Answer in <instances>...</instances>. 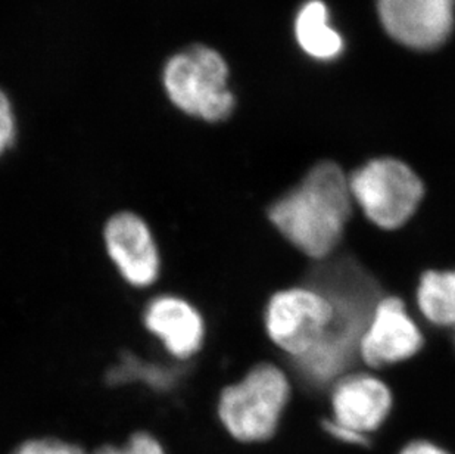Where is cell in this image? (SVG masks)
<instances>
[{"instance_id":"obj_7","label":"cell","mask_w":455,"mask_h":454,"mask_svg":"<svg viewBox=\"0 0 455 454\" xmlns=\"http://www.w3.org/2000/svg\"><path fill=\"white\" fill-rule=\"evenodd\" d=\"M378 11L392 39L419 51L443 45L454 27L455 0H378Z\"/></svg>"},{"instance_id":"obj_16","label":"cell","mask_w":455,"mask_h":454,"mask_svg":"<svg viewBox=\"0 0 455 454\" xmlns=\"http://www.w3.org/2000/svg\"><path fill=\"white\" fill-rule=\"evenodd\" d=\"M15 139V118L12 107L4 92L0 91V155L12 145Z\"/></svg>"},{"instance_id":"obj_6","label":"cell","mask_w":455,"mask_h":454,"mask_svg":"<svg viewBox=\"0 0 455 454\" xmlns=\"http://www.w3.org/2000/svg\"><path fill=\"white\" fill-rule=\"evenodd\" d=\"M333 309L313 288H291L271 296L264 313L267 334L291 359L311 352L324 336Z\"/></svg>"},{"instance_id":"obj_8","label":"cell","mask_w":455,"mask_h":454,"mask_svg":"<svg viewBox=\"0 0 455 454\" xmlns=\"http://www.w3.org/2000/svg\"><path fill=\"white\" fill-rule=\"evenodd\" d=\"M423 334L398 296H383L361 339L360 359L371 368L400 363L423 347Z\"/></svg>"},{"instance_id":"obj_17","label":"cell","mask_w":455,"mask_h":454,"mask_svg":"<svg viewBox=\"0 0 455 454\" xmlns=\"http://www.w3.org/2000/svg\"><path fill=\"white\" fill-rule=\"evenodd\" d=\"M323 428L326 433L331 434V437L339 440V442H347V444H353V446H367L369 444V437L354 433L351 429L345 428L333 419L324 420Z\"/></svg>"},{"instance_id":"obj_11","label":"cell","mask_w":455,"mask_h":454,"mask_svg":"<svg viewBox=\"0 0 455 454\" xmlns=\"http://www.w3.org/2000/svg\"><path fill=\"white\" fill-rule=\"evenodd\" d=\"M145 325L161 339L167 352L188 359L203 345L205 326L198 310L179 296L155 298L145 310Z\"/></svg>"},{"instance_id":"obj_10","label":"cell","mask_w":455,"mask_h":454,"mask_svg":"<svg viewBox=\"0 0 455 454\" xmlns=\"http://www.w3.org/2000/svg\"><path fill=\"white\" fill-rule=\"evenodd\" d=\"M331 390L333 420L365 437L379 429L391 411V391L369 373H348Z\"/></svg>"},{"instance_id":"obj_1","label":"cell","mask_w":455,"mask_h":454,"mask_svg":"<svg viewBox=\"0 0 455 454\" xmlns=\"http://www.w3.org/2000/svg\"><path fill=\"white\" fill-rule=\"evenodd\" d=\"M305 285L326 296L333 309L331 326L320 343L292 359L305 390L320 394L348 375L360 359L361 339L385 296L378 279L348 254H333L315 263L305 276Z\"/></svg>"},{"instance_id":"obj_12","label":"cell","mask_w":455,"mask_h":454,"mask_svg":"<svg viewBox=\"0 0 455 454\" xmlns=\"http://www.w3.org/2000/svg\"><path fill=\"white\" fill-rule=\"evenodd\" d=\"M298 44L315 60H335L344 51V39L329 24V11L322 0H309L298 12L295 21Z\"/></svg>"},{"instance_id":"obj_15","label":"cell","mask_w":455,"mask_h":454,"mask_svg":"<svg viewBox=\"0 0 455 454\" xmlns=\"http://www.w3.org/2000/svg\"><path fill=\"white\" fill-rule=\"evenodd\" d=\"M12 454H87L82 447L60 440H30L18 447Z\"/></svg>"},{"instance_id":"obj_9","label":"cell","mask_w":455,"mask_h":454,"mask_svg":"<svg viewBox=\"0 0 455 454\" xmlns=\"http://www.w3.org/2000/svg\"><path fill=\"white\" fill-rule=\"evenodd\" d=\"M105 247L125 282L151 287L161 269L158 247L145 220L133 213H118L105 226Z\"/></svg>"},{"instance_id":"obj_13","label":"cell","mask_w":455,"mask_h":454,"mask_svg":"<svg viewBox=\"0 0 455 454\" xmlns=\"http://www.w3.org/2000/svg\"><path fill=\"white\" fill-rule=\"evenodd\" d=\"M417 305L432 325L455 329V271L421 274Z\"/></svg>"},{"instance_id":"obj_18","label":"cell","mask_w":455,"mask_h":454,"mask_svg":"<svg viewBox=\"0 0 455 454\" xmlns=\"http://www.w3.org/2000/svg\"><path fill=\"white\" fill-rule=\"evenodd\" d=\"M400 454H450L432 442H416L408 444Z\"/></svg>"},{"instance_id":"obj_4","label":"cell","mask_w":455,"mask_h":454,"mask_svg":"<svg viewBox=\"0 0 455 454\" xmlns=\"http://www.w3.org/2000/svg\"><path fill=\"white\" fill-rule=\"evenodd\" d=\"M228 80L223 56L199 45L172 56L164 69V86L172 102L205 121H221L232 114L235 96Z\"/></svg>"},{"instance_id":"obj_2","label":"cell","mask_w":455,"mask_h":454,"mask_svg":"<svg viewBox=\"0 0 455 454\" xmlns=\"http://www.w3.org/2000/svg\"><path fill=\"white\" fill-rule=\"evenodd\" d=\"M353 204L349 177L339 166L324 161L271 204L268 219L284 239L317 263L335 254Z\"/></svg>"},{"instance_id":"obj_5","label":"cell","mask_w":455,"mask_h":454,"mask_svg":"<svg viewBox=\"0 0 455 454\" xmlns=\"http://www.w3.org/2000/svg\"><path fill=\"white\" fill-rule=\"evenodd\" d=\"M354 202L387 231L404 226L420 206L425 186L411 167L395 158H376L349 176Z\"/></svg>"},{"instance_id":"obj_3","label":"cell","mask_w":455,"mask_h":454,"mask_svg":"<svg viewBox=\"0 0 455 454\" xmlns=\"http://www.w3.org/2000/svg\"><path fill=\"white\" fill-rule=\"evenodd\" d=\"M289 397L288 377L273 364H258L221 393L219 418L237 442H266L277 431Z\"/></svg>"},{"instance_id":"obj_14","label":"cell","mask_w":455,"mask_h":454,"mask_svg":"<svg viewBox=\"0 0 455 454\" xmlns=\"http://www.w3.org/2000/svg\"><path fill=\"white\" fill-rule=\"evenodd\" d=\"M95 454H165L161 442L151 434L138 433L124 447L105 446Z\"/></svg>"}]
</instances>
